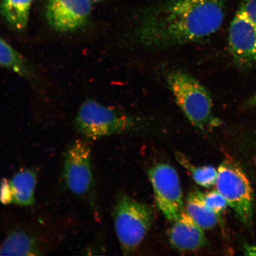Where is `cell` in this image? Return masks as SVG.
Segmentation results:
<instances>
[{
    "label": "cell",
    "instance_id": "cell-9",
    "mask_svg": "<svg viewBox=\"0 0 256 256\" xmlns=\"http://www.w3.org/2000/svg\"><path fill=\"white\" fill-rule=\"evenodd\" d=\"M90 0H49L46 9L48 23L62 33L84 26L92 11Z\"/></svg>",
    "mask_w": 256,
    "mask_h": 256
},
{
    "label": "cell",
    "instance_id": "cell-16",
    "mask_svg": "<svg viewBox=\"0 0 256 256\" xmlns=\"http://www.w3.org/2000/svg\"><path fill=\"white\" fill-rule=\"evenodd\" d=\"M175 158L179 164L190 172L198 185L206 188H210L216 185L218 176V170L216 168L210 166L196 167L181 152H176Z\"/></svg>",
    "mask_w": 256,
    "mask_h": 256
},
{
    "label": "cell",
    "instance_id": "cell-12",
    "mask_svg": "<svg viewBox=\"0 0 256 256\" xmlns=\"http://www.w3.org/2000/svg\"><path fill=\"white\" fill-rule=\"evenodd\" d=\"M44 248L36 234L17 228L10 232L0 244L1 256H40Z\"/></svg>",
    "mask_w": 256,
    "mask_h": 256
},
{
    "label": "cell",
    "instance_id": "cell-6",
    "mask_svg": "<svg viewBox=\"0 0 256 256\" xmlns=\"http://www.w3.org/2000/svg\"><path fill=\"white\" fill-rule=\"evenodd\" d=\"M92 162L90 146L84 140H76L64 154L63 183L66 190L80 199L92 196L94 187Z\"/></svg>",
    "mask_w": 256,
    "mask_h": 256
},
{
    "label": "cell",
    "instance_id": "cell-17",
    "mask_svg": "<svg viewBox=\"0 0 256 256\" xmlns=\"http://www.w3.org/2000/svg\"><path fill=\"white\" fill-rule=\"evenodd\" d=\"M204 200L206 206L218 216L222 215L228 206L225 198L217 190L204 194Z\"/></svg>",
    "mask_w": 256,
    "mask_h": 256
},
{
    "label": "cell",
    "instance_id": "cell-2",
    "mask_svg": "<svg viewBox=\"0 0 256 256\" xmlns=\"http://www.w3.org/2000/svg\"><path fill=\"white\" fill-rule=\"evenodd\" d=\"M166 81L176 104L192 126L203 131L218 126L212 98L196 78L183 70H174L168 73Z\"/></svg>",
    "mask_w": 256,
    "mask_h": 256
},
{
    "label": "cell",
    "instance_id": "cell-4",
    "mask_svg": "<svg viewBox=\"0 0 256 256\" xmlns=\"http://www.w3.org/2000/svg\"><path fill=\"white\" fill-rule=\"evenodd\" d=\"M115 231L124 255L132 254L151 228L152 208L126 194L118 197L114 210Z\"/></svg>",
    "mask_w": 256,
    "mask_h": 256
},
{
    "label": "cell",
    "instance_id": "cell-14",
    "mask_svg": "<svg viewBox=\"0 0 256 256\" xmlns=\"http://www.w3.org/2000/svg\"><path fill=\"white\" fill-rule=\"evenodd\" d=\"M33 0H2V14L12 28L22 32L27 27Z\"/></svg>",
    "mask_w": 256,
    "mask_h": 256
},
{
    "label": "cell",
    "instance_id": "cell-15",
    "mask_svg": "<svg viewBox=\"0 0 256 256\" xmlns=\"http://www.w3.org/2000/svg\"><path fill=\"white\" fill-rule=\"evenodd\" d=\"M0 66L27 79L34 78L31 67L18 51L0 36Z\"/></svg>",
    "mask_w": 256,
    "mask_h": 256
},
{
    "label": "cell",
    "instance_id": "cell-18",
    "mask_svg": "<svg viewBox=\"0 0 256 256\" xmlns=\"http://www.w3.org/2000/svg\"><path fill=\"white\" fill-rule=\"evenodd\" d=\"M244 252L246 255L256 256V242L254 244L245 246Z\"/></svg>",
    "mask_w": 256,
    "mask_h": 256
},
{
    "label": "cell",
    "instance_id": "cell-20",
    "mask_svg": "<svg viewBox=\"0 0 256 256\" xmlns=\"http://www.w3.org/2000/svg\"><path fill=\"white\" fill-rule=\"evenodd\" d=\"M92 2H98L104 1V0H90Z\"/></svg>",
    "mask_w": 256,
    "mask_h": 256
},
{
    "label": "cell",
    "instance_id": "cell-5",
    "mask_svg": "<svg viewBox=\"0 0 256 256\" xmlns=\"http://www.w3.org/2000/svg\"><path fill=\"white\" fill-rule=\"evenodd\" d=\"M216 186L238 218L249 225L254 214V195L249 180L242 169L233 162H224L218 169Z\"/></svg>",
    "mask_w": 256,
    "mask_h": 256
},
{
    "label": "cell",
    "instance_id": "cell-8",
    "mask_svg": "<svg viewBox=\"0 0 256 256\" xmlns=\"http://www.w3.org/2000/svg\"><path fill=\"white\" fill-rule=\"evenodd\" d=\"M156 206L166 219L174 222L184 208L183 193L176 170L166 163H158L148 171Z\"/></svg>",
    "mask_w": 256,
    "mask_h": 256
},
{
    "label": "cell",
    "instance_id": "cell-7",
    "mask_svg": "<svg viewBox=\"0 0 256 256\" xmlns=\"http://www.w3.org/2000/svg\"><path fill=\"white\" fill-rule=\"evenodd\" d=\"M228 47L238 65L256 62V0H242L230 26Z\"/></svg>",
    "mask_w": 256,
    "mask_h": 256
},
{
    "label": "cell",
    "instance_id": "cell-19",
    "mask_svg": "<svg viewBox=\"0 0 256 256\" xmlns=\"http://www.w3.org/2000/svg\"><path fill=\"white\" fill-rule=\"evenodd\" d=\"M252 103L256 105V94L254 95V97L252 98Z\"/></svg>",
    "mask_w": 256,
    "mask_h": 256
},
{
    "label": "cell",
    "instance_id": "cell-3",
    "mask_svg": "<svg viewBox=\"0 0 256 256\" xmlns=\"http://www.w3.org/2000/svg\"><path fill=\"white\" fill-rule=\"evenodd\" d=\"M74 124L76 130L82 136L96 140L135 130L140 123L132 115L89 99L80 107Z\"/></svg>",
    "mask_w": 256,
    "mask_h": 256
},
{
    "label": "cell",
    "instance_id": "cell-10",
    "mask_svg": "<svg viewBox=\"0 0 256 256\" xmlns=\"http://www.w3.org/2000/svg\"><path fill=\"white\" fill-rule=\"evenodd\" d=\"M37 181V172L32 168L22 169L10 179L3 178L0 183V202L4 204L33 206Z\"/></svg>",
    "mask_w": 256,
    "mask_h": 256
},
{
    "label": "cell",
    "instance_id": "cell-13",
    "mask_svg": "<svg viewBox=\"0 0 256 256\" xmlns=\"http://www.w3.org/2000/svg\"><path fill=\"white\" fill-rule=\"evenodd\" d=\"M185 210L198 226L204 230L213 228L218 223V216L206 206L204 194L194 190L188 194Z\"/></svg>",
    "mask_w": 256,
    "mask_h": 256
},
{
    "label": "cell",
    "instance_id": "cell-1",
    "mask_svg": "<svg viewBox=\"0 0 256 256\" xmlns=\"http://www.w3.org/2000/svg\"><path fill=\"white\" fill-rule=\"evenodd\" d=\"M226 0H166L140 14L128 38L147 50H162L203 40L220 30Z\"/></svg>",
    "mask_w": 256,
    "mask_h": 256
},
{
    "label": "cell",
    "instance_id": "cell-11",
    "mask_svg": "<svg viewBox=\"0 0 256 256\" xmlns=\"http://www.w3.org/2000/svg\"><path fill=\"white\" fill-rule=\"evenodd\" d=\"M172 223L169 232V241L172 248L181 252L198 250L206 244L204 229L184 210Z\"/></svg>",
    "mask_w": 256,
    "mask_h": 256
}]
</instances>
